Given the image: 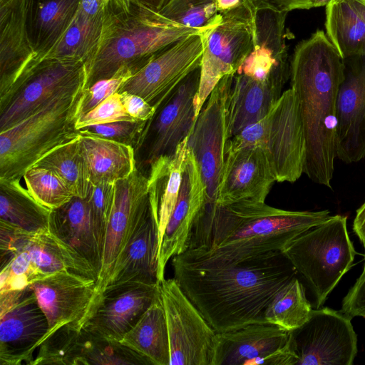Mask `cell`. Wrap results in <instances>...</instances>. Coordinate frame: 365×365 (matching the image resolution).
<instances>
[{
    "label": "cell",
    "mask_w": 365,
    "mask_h": 365,
    "mask_svg": "<svg viewBox=\"0 0 365 365\" xmlns=\"http://www.w3.org/2000/svg\"><path fill=\"white\" fill-rule=\"evenodd\" d=\"M328 210L291 211L264 202L216 206L200 245L173 257L186 265L217 268L282 254L293 239L330 217Z\"/></svg>",
    "instance_id": "6da1fadb"
},
{
    "label": "cell",
    "mask_w": 365,
    "mask_h": 365,
    "mask_svg": "<svg viewBox=\"0 0 365 365\" xmlns=\"http://www.w3.org/2000/svg\"><path fill=\"white\" fill-rule=\"evenodd\" d=\"M174 279L217 333L267 323L265 310L297 273L282 255L236 265L198 268L172 258Z\"/></svg>",
    "instance_id": "7a4b0ae2"
},
{
    "label": "cell",
    "mask_w": 365,
    "mask_h": 365,
    "mask_svg": "<svg viewBox=\"0 0 365 365\" xmlns=\"http://www.w3.org/2000/svg\"><path fill=\"white\" fill-rule=\"evenodd\" d=\"M344 61L323 30L295 47L289 63L291 88L299 103L306 138L304 173L331 187L336 158L337 98Z\"/></svg>",
    "instance_id": "3957f363"
},
{
    "label": "cell",
    "mask_w": 365,
    "mask_h": 365,
    "mask_svg": "<svg viewBox=\"0 0 365 365\" xmlns=\"http://www.w3.org/2000/svg\"><path fill=\"white\" fill-rule=\"evenodd\" d=\"M202 31L176 23L138 0L127 6L110 0L99 42L85 63L86 88L123 66L138 71L168 46Z\"/></svg>",
    "instance_id": "277c9868"
},
{
    "label": "cell",
    "mask_w": 365,
    "mask_h": 365,
    "mask_svg": "<svg viewBox=\"0 0 365 365\" xmlns=\"http://www.w3.org/2000/svg\"><path fill=\"white\" fill-rule=\"evenodd\" d=\"M84 79L0 131V178L20 180L43 157L79 134L76 128Z\"/></svg>",
    "instance_id": "5b68a950"
},
{
    "label": "cell",
    "mask_w": 365,
    "mask_h": 365,
    "mask_svg": "<svg viewBox=\"0 0 365 365\" xmlns=\"http://www.w3.org/2000/svg\"><path fill=\"white\" fill-rule=\"evenodd\" d=\"M0 294L21 292L61 270L98 281L93 267L49 229L27 232L0 221Z\"/></svg>",
    "instance_id": "8992f818"
},
{
    "label": "cell",
    "mask_w": 365,
    "mask_h": 365,
    "mask_svg": "<svg viewBox=\"0 0 365 365\" xmlns=\"http://www.w3.org/2000/svg\"><path fill=\"white\" fill-rule=\"evenodd\" d=\"M260 148L278 182H294L304 173L306 138L299 103L289 88L262 119L230 138L226 150Z\"/></svg>",
    "instance_id": "52a82bcc"
},
{
    "label": "cell",
    "mask_w": 365,
    "mask_h": 365,
    "mask_svg": "<svg viewBox=\"0 0 365 365\" xmlns=\"http://www.w3.org/2000/svg\"><path fill=\"white\" fill-rule=\"evenodd\" d=\"M346 217L330 216L302 232L282 250L314 295L317 308L352 267L356 251L350 240Z\"/></svg>",
    "instance_id": "ba28073f"
},
{
    "label": "cell",
    "mask_w": 365,
    "mask_h": 365,
    "mask_svg": "<svg viewBox=\"0 0 365 365\" xmlns=\"http://www.w3.org/2000/svg\"><path fill=\"white\" fill-rule=\"evenodd\" d=\"M233 74L224 76L210 93L187 139V147L197 161L205 190L204 207L197 220L201 225L210 221L217 205L229 140L227 96Z\"/></svg>",
    "instance_id": "9c48e42d"
},
{
    "label": "cell",
    "mask_w": 365,
    "mask_h": 365,
    "mask_svg": "<svg viewBox=\"0 0 365 365\" xmlns=\"http://www.w3.org/2000/svg\"><path fill=\"white\" fill-rule=\"evenodd\" d=\"M222 16L217 24L201 33L203 53L194 101L196 120L214 88L224 76L237 72L252 47V0Z\"/></svg>",
    "instance_id": "30bf717a"
},
{
    "label": "cell",
    "mask_w": 365,
    "mask_h": 365,
    "mask_svg": "<svg viewBox=\"0 0 365 365\" xmlns=\"http://www.w3.org/2000/svg\"><path fill=\"white\" fill-rule=\"evenodd\" d=\"M169 344L170 365H211L217 332L177 281L160 284Z\"/></svg>",
    "instance_id": "8fae6325"
},
{
    "label": "cell",
    "mask_w": 365,
    "mask_h": 365,
    "mask_svg": "<svg viewBox=\"0 0 365 365\" xmlns=\"http://www.w3.org/2000/svg\"><path fill=\"white\" fill-rule=\"evenodd\" d=\"M29 287L48 321V331L42 341L63 326L78 331L84 329L103 295L96 280L67 269L55 272Z\"/></svg>",
    "instance_id": "7c38bea8"
},
{
    "label": "cell",
    "mask_w": 365,
    "mask_h": 365,
    "mask_svg": "<svg viewBox=\"0 0 365 365\" xmlns=\"http://www.w3.org/2000/svg\"><path fill=\"white\" fill-rule=\"evenodd\" d=\"M351 319L329 307L312 309L303 325L289 331L297 365H351L357 337Z\"/></svg>",
    "instance_id": "4fadbf2b"
},
{
    "label": "cell",
    "mask_w": 365,
    "mask_h": 365,
    "mask_svg": "<svg viewBox=\"0 0 365 365\" xmlns=\"http://www.w3.org/2000/svg\"><path fill=\"white\" fill-rule=\"evenodd\" d=\"M202 53L201 33L192 34L168 46L136 71L118 93L138 95L157 110L200 66Z\"/></svg>",
    "instance_id": "5bb4252c"
},
{
    "label": "cell",
    "mask_w": 365,
    "mask_h": 365,
    "mask_svg": "<svg viewBox=\"0 0 365 365\" xmlns=\"http://www.w3.org/2000/svg\"><path fill=\"white\" fill-rule=\"evenodd\" d=\"M200 78V66L192 71L148 121L140 141L145 145V162L173 154L188 138L196 121L194 101Z\"/></svg>",
    "instance_id": "9a60e30c"
},
{
    "label": "cell",
    "mask_w": 365,
    "mask_h": 365,
    "mask_svg": "<svg viewBox=\"0 0 365 365\" xmlns=\"http://www.w3.org/2000/svg\"><path fill=\"white\" fill-rule=\"evenodd\" d=\"M287 14L267 0H252V47L236 73L259 81L289 76L284 41Z\"/></svg>",
    "instance_id": "2e32d148"
},
{
    "label": "cell",
    "mask_w": 365,
    "mask_h": 365,
    "mask_svg": "<svg viewBox=\"0 0 365 365\" xmlns=\"http://www.w3.org/2000/svg\"><path fill=\"white\" fill-rule=\"evenodd\" d=\"M26 9V0H0V111L18 92L36 58Z\"/></svg>",
    "instance_id": "e0dca14e"
},
{
    "label": "cell",
    "mask_w": 365,
    "mask_h": 365,
    "mask_svg": "<svg viewBox=\"0 0 365 365\" xmlns=\"http://www.w3.org/2000/svg\"><path fill=\"white\" fill-rule=\"evenodd\" d=\"M344 61L337 98L336 158L345 163L365 157V56Z\"/></svg>",
    "instance_id": "ac0fdd59"
},
{
    "label": "cell",
    "mask_w": 365,
    "mask_h": 365,
    "mask_svg": "<svg viewBox=\"0 0 365 365\" xmlns=\"http://www.w3.org/2000/svg\"><path fill=\"white\" fill-rule=\"evenodd\" d=\"M84 79L86 68L81 61H43L0 111V131L18 123L58 93Z\"/></svg>",
    "instance_id": "d6986e66"
},
{
    "label": "cell",
    "mask_w": 365,
    "mask_h": 365,
    "mask_svg": "<svg viewBox=\"0 0 365 365\" xmlns=\"http://www.w3.org/2000/svg\"><path fill=\"white\" fill-rule=\"evenodd\" d=\"M148 178L138 168L115 183L113 204L102 251L97 284L103 292L113 263L126 244L141 212L149 205Z\"/></svg>",
    "instance_id": "ffe728a7"
},
{
    "label": "cell",
    "mask_w": 365,
    "mask_h": 365,
    "mask_svg": "<svg viewBox=\"0 0 365 365\" xmlns=\"http://www.w3.org/2000/svg\"><path fill=\"white\" fill-rule=\"evenodd\" d=\"M47 331V319L28 287L16 302L0 312V364L31 365L33 353Z\"/></svg>",
    "instance_id": "44dd1931"
},
{
    "label": "cell",
    "mask_w": 365,
    "mask_h": 365,
    "mask_svg": "<svg viewBox=\"0 0 365 365\" xmlns=\"http://www.w3.org/2000/svg\"><path fill=\"white\" fill-rule=\"evenodd\" d=\"M205 197V190L199 167L188 148L178 200L158 253V279L160 283L165 279L168 261L188 249L194 225L204 207Z\"/></svg>",
    "instance_id": "7402d4cb"
},
{
    "label": "cell",
    "mask_w": 365,
    "mask_h": 365,
    "mask_svg": "<svg viewBox=\"0 0 365 365\" xmlns=\"http://www.w3.org/2000/svg\"><path fill=\"white\" fill-rule=\"evenodd\" d=\"M160 284L132 282L106 287L84 329L120 341L160 292Z\"/></svg>",
    "instance_id": "603a6c76"
},
{
    "label": "cell",
    "mask_w": 365,
    "mask_h": 365,
    "mask_svg": "<svg viewBox=\"0 0 365 365\" xmlns=\"http://www.w3.org/2000/svg\"><path fill=\"white\" fill-rule=\"evenodd\" d=\"M275 181L260 148L226 150L216 206L245 201L264 202Z\"/></svg>",
    "instance_id": "cb8c5ba5"
},
{
    "label": "cell",
    "mask_w": 365,
    "mask_h": 365,
    "mask_svg": "<svg viewBox=\"0 0 365 365\" xmlns=\"http://www.w3.org/2000/svg\"><path fill=\"white\" fill-rule=\"evenodd\" d=\"M158 253V222L150 201L138 218L126 244L118 255L106 288L132 282L159 284Z\"/></svg>",
    "instance_id": "d4e9b609"
},
{
    "label": "cell",
    "mask_w": 365,
    "mask_h": 365,
    "mask_svg": "<svg viewBox=\"0 0 365 365\" xmlns=\"http://www.w3.org/2000/svg\"><path fill=\"white\" fill-rule=\"evenodd\" d=\"M289 331L269 323L217 333L211 365H252L284 346Z\"/></svg>",
    "instance_id": "484cf974"
},
{
    "label": "cell",
    "mask_w": 365,
    "mask_h": 365,
    "mask_svg": "<svg viewBox=\"0 0 365 365\" xmlns=\"http://www.w3.org/2000/svg\"><path fill=\"white\" fill-rule=\"evenodd\" d=\"M286 82L279 79L259 81L234 73L227 96L228 139L267 115L282 96Z\"/></svg>",
    "instance_id": "4316f807"
},
{
    "label": "cell",
    "mask_w": 365,
    "mask_h": 365,
    "mask_svg": "<svg viewBox=\"0 0 365 365\" xmlns=\"http://www.w3.org/2000/svg\"><path fill=\"white\" fill-rule=\"evenodd\" d=\"M80 2L81 0H26V29L36 58L24 81L68 29Z\"/></svg>",
    "instance_id": "83f0119b"
},
{
    "label": "cell",
    "mask_w": 365,
    "mask_h": 365,
    "mask_svg": "<svg viewBox=\"0 0 365 365\" xmlns=\"http://www.w3.org/2000/svg\"><path fill=\"white\" fill-rule=\"evenodd\" d=\"M49 230L85 259L99 275L102 256L87 197L74 196L66 204L52 210Z\"/></svg>",
    "instance_id": "f1b7e54d"
},
{
    "label": "cell",
    "mask_w": 365,
    "mask_h": 365,
    "mask_svg": "<svg viewBox=\"0 0 365 365\" xmlns=\"http://www.w3.org/2000/svg\"><path fill=\"white\" fill-rule=\"evenodd\" d=\"M80 147L91 185L115 183L137 168L133 147L79 130Z\"/></svg>",
    "instance_id": "f546056e"
},
{
    "label": "cell",
    "mask_w": 365,
    "mask_h": 365,
    "mask_svg": "<svg viewBox=\"0 0 365 365\" xmlns=\"http://www.w3.org/2000/svg\"><path fill=\"white\" fill-rule=\"evenodd\" d=\"M188 138L178 145L173 154L162 156L150 165L148 192L151 207L158 222L159 250L181 187Z\"/></svg>",
    "instance_id": "4dcf8cb0"
},
{
    "label": "cell",
    "mask_w": 365,
    "mask_h": 365,
    "mask_svg": "<svg viewBox=\"0 0 365 365\" xmlns=\"http://www.w3.org/2000/svg\"><path fill=\"white\" fill-rule=\"evenodd\" d=\"M153 365H170V344L160 292L120 341Z\"/></svg>",
    "instance_id": "1f68e13d"
},
{
    "label": "cell",
    "mask_w": 365,
    "mask_h": 365,
    "mask_svg": "<svg viewBox=\"0 0 365 365\" xmlns=\"http://www.w3.org/2000/svg\"><path fill=\"white\" fill-rule=\"evenodd\" d=\"M51 211L34 199L20 180L0 178V220L35 233L49 229Z\"/></svg>",
    "instance_id": "d6a6232c"
},
{
    "label": "cell",
    "mask_w": 365,
    "mask_h": 365,
    "mask_svg": "<svg viewBox=\"0 0 365 365\" xmlns=\"http://www.w3.org/2000/svg\"><path fill=\"white\" fill-rule=\"evenodd\" d=\"M325 27L343 59L365 56V23L351 0H332L326 6Z\"/></svg>",
    "instance_id": "836d02e7"
},
{
    "label": "cell",
    "mask_w": 365,
    "mask_h": 365,
    "mask_svg": "<svg viewBox=\"0 0 365 365\" xmlns=\"http://www.w3.org/2000/svg\"><path fill=\"white\" fill-rule=\"evenodd\" d=\"M104 18L105 15L91 16L78 9L68 29L41 62L45 60H77L86 63L99 42Z\"/></svg>",
    "instance_id": "e575fe53"
},
{
    "label": "cell",
    "mask_w": 365,
    "mask_h": 365,
    "mask_svg": "<svg viewBox=\"0 0 365 365\" xmlns=\"http://www.w3.org/2000/svg\"><path fill=\"white\" fill-rule=\"evenodd\" d=\"M149 365L144 356L120 341L94 334L78 331L74 346V365Z\"/></svg>",
    "instance_id": "d590c367"
},
{
    "label": "cell",
    "mask_w": 365,
    "mask_h": 365,
    "mask_svg": "<svg viewBox=\"0 0 365 365\" xmlns=\"http://www.w3.org/2000/svg\"><path fill=\"white\" fill-rule=\"evenodd\" d=\"M34 167L44 168L54 172L75 197L86 198L88 196L92 185L81 153L79 134L48 153Z\"/></svg>",
    "instance_id": "8d00e7d4"
},
{
    "label": "cell",
    "mask_w": 365,
    "mask_h": 365,
    "mask_svg": "<svg viewBox=\"0 0 365 365\" xmlns=\"http://www.w3.org/2000/svg\"><path fill=\"white\" fill-rule=\"evenodd\" d=\"M312 309L307 299L304 285L295 276L269 302L264 318L267 323L291 331L307 321Z\"/></svg>",
    "instance_id": "74e56055"
},
{
    "label": "cell",
    "mask_w": 365,
    "mask_h": 365,
    "mask_svg": "<svg viewBox=\"0 0 365 365\" xmlns=\"http://www.w3.org/2000/svg\"><path fill=\"white\" fill-rule=\"evenodd\" d=\"M159 12L188 28L205 31L222 19L217 0H171Z\"/></svg>",
    "instance_id": "f35d334b"
},
{
    "label": "cell",
    "mask_w": 365,
    "mask_h": 365,
    "mask_svg": "<svg viewBox=\"0 0 365 365\" xmlns=\"http://www.w3.org/2000/svg\"><path fill=\"white\" fill-rule=\"evenodd\" d=\"M26 189L39 203L53 210L68 202L74 195L52 170L33 167L24 175Z\"/></svg>",
    "instance_id": "ab89813d"
},
{
    "label": "cell",
    "mask_w": 365,
    "mask_h": 365,
    "mask_svg": "<svg viewBox=\"0 0 365 365\" xmlns=\"http://www.w3.org/2000/svg\"><path fill=\"white\" fill-rule=\"evenodd\" d=\"M115 194V183L92 185L87 197L91 212L94 232L101 252L104 244L107 225L112 210Z\"/></svg>",
    "instance_id": "60d3db41"
},
{
    "label": "cell",
    "mask_w": 365,
    "mask_h": 365,
    "mask_svg": "<svg viewBox=\"0 0 365 365\" xmlns=\"http://www.w3.org/2000/svg\"><path fill=\"white\" fill-rule=\"evenodd\" d=\"M133 68L123 66L113 76L101 79L85 88L78 105L79 117L85 115L100 103L118 92L120 87L136 72Z\"/></svg>",
    "instance_id": "b9f144b4"
},
{
    "label": "cell",
    "mask_w": 365,
    "mask_h": 365,
    "mask_svg": "<svg viewBox=\"0 0 365 365\" xmlns=\"http://www.w3.org/2000/svg\"><path fill=\"white\" fill-rule=\"evenodd\" d=\"M134 120H137L133 119L127 113L122 103L120 94L117 92L78 118L76 128L79 130L94 125Z\"/></svg>",
    "instance_id": "7bdbcfd3"
},
{
    "label": "cell",
    "mask_w": 365,
    "mask_h": 365,
    "mask_svg": "<svg viewBox=\"0 0 365 365\" xmlns=\"http://www.w3.org/2000/svg\"><path fill=\"white\" fill-rule=\"evenodd\" d=\"M148 121H118L106 124L94 125L82 128L94 135L128 143L127 141L141 135Z\"/></svg>",
    "instance_id": "ee69618b"
},
{
    "label": "cell",
    "mask_w": 365,
    "mask_h": 365,
    "mask_svg": "<svg viewBox=\"0 0 365 365\" xmlns=\"http://www.w3.org/2000/svg\"><path fill=\"white\" fill-rule=\"evenodd\" d=\"M351 317L365 318V272H362L342 301L341 310Z\"/></svg>",
    "instance_id": "f6af8a7d"
},
{
    "label": "cell",
    "mask_w": 365,
    "mask_h": 365,
    "mask_svg": "<svg viewBox=\"0 0 365 365\" xmlns=\"http://www.w3.org/2000/svg\"><path fill=\"white\" fill-rule=\"evenodd\" d=\"M119 93L125 111L133 119L149 121L155 115V108L142 97L126 91Z\"/></svg>",
    "instance_id": "bcb514c9"
},
{
    "label": "cell",
    "mask_w": 365,
    "mask_h": 365,
    "mask_svg": "<svg viewBox=\"0 0 365 365\" xmlns=\"http://www.w3.org/2000/svg\"><path fill=\"white\" fill-rule=\"evenodd\" d=\"M297 362L295 351L289 336L284 346L264 357L255 360L252 365H297Z\"/></svg>",
    "instance_id": "7dc6e473"
},
{
    "label": "cell",
    "mask_w": 365,
    "mask_h": 365,
    "mask_svg": "<svg viewBox=\"0 0 365 365\" xmlns=\"http://www.w3.org/2000/svg\"><path fill=\"white\" fill-rule=\"evenodd\" d=\"M281 11L289 12L298 9L314 8V0H267Z\"/></svg>",
    "instance_id": "c3c4849f"
},
{
    "label": "cell",
    "mask_w": 365,
    "mask_h": 365,
    "mask_svg": "<svg viewBox=\"0 0 365 365\" xmlns=\"http://www.w3.org/2000/svg\"><path fill=\"white\" fill-rule=\"evenodd\" d=\"M353 230L365 249V202L356 210Z\"/></svg>",
    "instance_id": "681fc988"
},
{
    "label": "cell",
    "mask_w": 365,
    "mask_h": 365,
    "mask_svg": "<svg viewBox=\"0 0 365 365\" xmlns=\"http://www.w3.org/2000/svg\"><path fill=\"white\" fill-rule=\"evenodd\" d=\"M245 0H217L218 12L221 14L233 10L244 3Z\"/></svg>",
    "instance_id": "f907efd6"
},
{
    "label": "cell",
    "mask_w": 365,
    "mask_h": 365,
    "mask_svg": "<svg viewBox=\"0 0 365 365\" xmlns=\"http://www.w3.org/2000/svg\"><path fill=\"white\" fill-rule=\"evenodd\" d=\"M145 6L155 10L160 11L165 7L171 0H138Z\"/></svg>",
    "instance_id": "816d5d0a"
},
{
    "label": "cell",
    "mask_w": 365,
    "mask_h": 365,
    "mask_svg": "<svg viewBox=\"0 0 365 365\" xmlns=\"http://www.w3.org/2000/svg\"><path fill=\"white\" fill-rule=\"evenodd\" d=\"M357 12L365 23V0H351Z\"/></svg>",
    "instance_id": "f5cc1de1"
},
{
    "label": "cell",
    "mask_w": 365,
    "mask_h": 365,
    "mask_svg": "<svg viewBox=\"0 0 365 365\" xmlns=\"http://www.w3.org/2000/svg\"><path fill=\"white\" fill-rule=\"evenodd\" d=\"M332 0H314V8L327 6Z\"/></svg>",
    "instance_id": "db71d44e"
},
{
    "label": "cell",
    "mask_w": 365,
    "mask_h": 365,
    "mask_svg": "<svg viewBox=\"0 0 365 365\" xmlns=\"http://www.w3.org/2000/svg\"><path fill=\"white\" fill-rule=\"evenodd\" d=\"M123 4V6H127L131 4L132 2H134L137 0H115Z\"/></svg>",
    "instance_id": "11a10c76"
},
{
    "label": "cell",
    "mask_w": 365,
    "mask_h": 365,
    "mask_svg": "<svg viewBox=\"0 0 365 365\" xmlns=\"http://www.w3.org/2000/svg\"><path fill=\"white\" fill-rule=\"evenodd\" d=\"M363 272H365V255H364V269H363Z\"/></svg>",
    "instance_id": "9f6ffc18"
}]
</instances>
